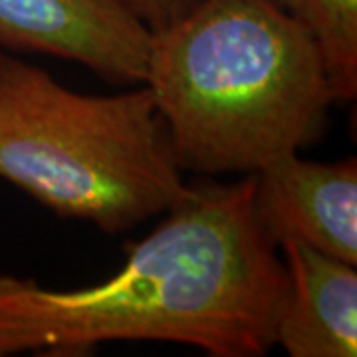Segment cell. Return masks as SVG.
<instances>
[{
  "label": "cell",
  "instance_id": "cell-7",
  "mask_svg": "<svg viewBox=\"0 0 357 357\" xmlns=\"http://www.w3.org/2000/svg\"><path fill=\"white\" fill-rule=\"evenodd\" d=\"M318 44L335 103L357 96V0H272Z\"/></svg>",
  "mask_w": 357,
  "mask_h": 357
},
{
  "label": "cell",
  "instance_id": "cell-1",
  "mask_svg": "<svg viewBox=\"0 0 357 357\" xmlns=\"http://www.w3.org/2000/svg\"><path fill=\"white\" fill-rule=\"evenodd\" d=\"M107 280L56 290L0 274V357L86 356L107 342H169L211 357L274 347L288 290L252 208V175L199 181Z\"/></svg>",
  "mask_w": 357,
  "mask_h": 357
},
{
  "label": "cell",
  "instance_id": "cell-5",
  "mask_svg": "<svg viewBox=\"0 0 357 357\" xmlns=\"http://www.w3.org/2000/svg\"><path fill=\"white\" fill-rule=\"evenodd\" d=\"M252 208L274 246L300 243L357 266V161L286 155L252 173Z\"/></svg>",
  "mask_w": 357,
  "mask_h": 357
},
{
  "label": "cell",
  "instance_id": "cell-3",
  "mask_svg": "<svg viewBox=\"0 0 357 357\" xmlns=\"http://www.w3.org/2000/svg\"><path fill=\"white\" fill-rule=\"evenodd\" d=\"M147 86L79 93L0 50V178L62 218L119 234L191 191Z\"/></svg>",
  "mask_w": 357,
  "mask_h": 357
},
{
  "label": "cell",
  "instance_id": "cell-2",
  "mask_svg": "<svg viewBox=\"0 0 357 357\" xmlns=\"http://www.w3.org/2000/svg\"><path fill=\"white\" fill-rule=\"evenodd\" d=\"M143 86L181 169L206 177L302 153L335 103L318 44L272 0H199L151 34Z\"/></svg>",
  "mask_w": 357,
  "mask_h": 357
},
{
  "label": "cell",
  "instance_id": "cell-4",
  "mask_svg": "<svg viewBox=\"0 0 357 357\" xmlns=\"http://www.w3.org/2000/svg\"><path fill=\"white\" fill-rule=\"evenodd\" d=\"M151 32L115 0H0V50L86 66L114 86H141Z\"/></svg>",
  "mask_w": 357,
  "mask_h": 357
},
{
  "label": "cell",
  "instance_id": "cell-8",
  "mask_svg": "<svg viewBox=\"0 0 357 357\" xmlns=\"http://www.w3.org/2000/svg\"><path fill=\"white\" fill-rule=\"evenodd\" d=\"M115 2L121 4L133 18H137L153 34L167 26L175 24L199 0H115Z\"/></svg>",
  "mask_w": 357,
  "mask_h": 357
},
{
  "label": "cell",
  "instance_id": "cell-6",
  "mask_svg": "<svg viewBox=\"0 0 357 357\" xmlns=\"http://www.w3.org/2000/svg\"><path fill=\"white\" fill-rule=\"evenodd\" d=\"M280 250L288 290L274 345L290 357H356V266L300 243H284Z\"/></svg>",
  "mask_w": 357,
  "mask_h": 357
}]
</instances>
